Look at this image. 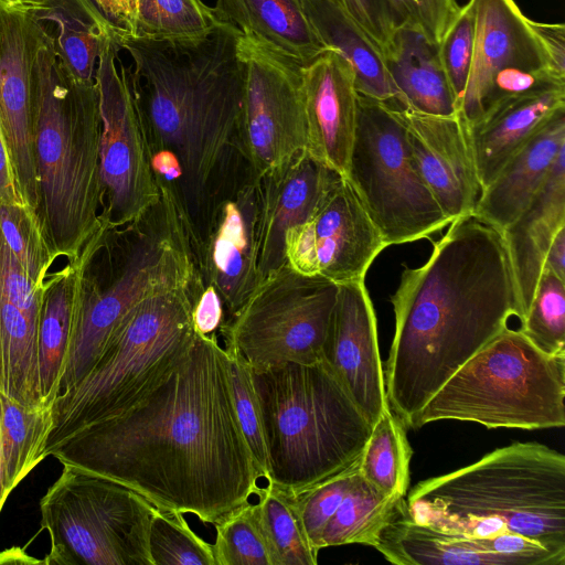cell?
<instances>
[{
	"label": "cell",
	"instance_id": "11",
	"mask_svg": "<svg viewBox=\"0 0 565 565\" xmlns=\"http://www.w3.org/2000/svg\"><path fill=\"white\" fill-rule=\"evenodd\" d=\"M344 178L386 247L429 238L450 224L420 178L405 127L388 103L358 95Z\"/></svg>",
	"mask_w": 565,
	"mask_h": 565
},
{
	"label": "cell",
	"instance_id": "33",
	"mask_svg": "<svg viewBox=\"0 0 565 565\" xmlns=\"http://www.w3.org/2000/svg\"><path fill=\"white\" fill-rule=\"evenodd\" d=\"M51 426V406L29 409L0 393L1 482L7 499L44 459Z\"/></svg>",
	"mask_w": 565,
	"mask_h": 565
},
{
	"label": "cell",
	"instance_id": "5",
	"mask_svg": "<svg viewBox=\"0 0 565 565\" xmlns=\"http://www.w3.org/2000/svg\"><path fill=\"white\" fill-rule=\"evenodd\" d=\"M35 71L38 215L55 258L73 265L87 243L108 228L100 218L98 89L95 82L71 74L46 34Z\"/></svg>",
	"mask_w": 565,
	"mask_h": 565
},
{
	"label": "cell",
	"instance_id": "9",
	"mask_svg": "<svg viewBox=\"0 0 565 565\" xmlns=\"http://www.w3.org/2000/svg\"><path fill=\"white\" fill-rule=\"evenodd\" d=\"M444 419L487 428L564 427L565 355L547 354L508 327L440 387L412 428Z\"/></svg>",
	"mask_w": 565,
	"mask_h": 565
},
{
	"label": "cell",
	"instance_id": "25",
	"mask_svg": "<svg viewBox=\"0 0 565 565\" xmlns=\"http://www.w3.org/2000/svg\"><path fill=\"white\" fill-rule=\"evenodd\" d=\"M562 227H565V148L532 201L501 232L513 269L521 321L533 299L551 242Z\"/></svg>",
	"mask_w": 565,
	"mask_h": 565
},
{
	"label": "cell",
	"instance_id": "36",
	"mask_svg": "<svg viewBox=\"0 0 565 565\" xmlns=\"http://www.w3.org/2000/svg\"><path fill=\"white\" fill-rule=\"evenodd\" d=\"M257 495L256 509L276 565H316L318 554L310 545L291 495L269 482Z\"/></svg>",
	"mask_w": 565,
	"mask_h": 565
},
{
	"label": "cell",
	"instance_id": "22",
	"mask_svg": "<svg viewBox=\"0 0 565 565\" xmlns=\"http://www.w3.org/2000/svg\"><path fill=\"white\" fill-rule=\"evenodd\" d=\"M306 151L344 177L354 140L358 90L345 60L326 50L301 67Z\"/></svg>",
	"mask_w": 565,
	"mask_h": 565
},
{
	"label": "cell",
	"instance_id": "50",
	"mask_svg": "<svg viewBox=\"0 0 565 565\" xmlns=\"http://www.w3.org/2000/svg\"><path fill=\"white\" fill-rule=\"evenodd\" d=\"M0 204H24L14 180L8 150L0 128Z\"/></svg>",
	"mask_w": 565,
	"mask_h": 565
},
{
	"label": "cell",
	"instance_id": "51",
	"mask_svg": "<svg viewBox=\"0 0 565 565\" xmlns=\"http://www.w3.org/2000/svg\"><path fill=\"white\" fill-rule=\"evenodd\" d=\"M544 267L552 270L561 279H565V227H562L551 242Z\"/></svg>",
	"mask_w": 565,
	"mask_h": 565
},
{
	"label": "cell",
	"instance_id": "15",
	"mask_svg": "<svg viewBox=\"0 0 565 565\" xmlns=\"http://www.w3.org/2000/svg\"><path fill=\"white\" fill-rule=\"evenodd\" d=\"M243 92L237 139L260 179L306 150L300 65L241 35Z\"/></svg>",
	"mask_w": 565,
	"mask_h": 565
},
{
	"label": "cell",
	"instance_id": "48",
	"mask_svg": "<svg viewBox=\"0 0 565 565\" xmlns=\"http://www.w3.org/2000/svg\"><path fill=\"white\" fill-rule=\"evenodd\" d=\"M223 305L222 298L213 286H201L192 309L194 331L202 335L216 334V330L223 327Z\"/></svg>",
	"mask_w": 565,
	"mask_h": 565
},
{
	"label": "cell",
	"instance_id": "46",
	"mask_svg": "<svg viewBox=\"0 0 565 565\" xmlns=\"http://www.w3.org/2000/svg\"><path fill=\"white\" fill-rule=\"evenodd\" d=\"M370 38L384 58L399 24L390 0H333Z\"/></svg>",
	"mask_w": 565,
	"mask_h": 565
},
{
	"label": "cell",
	"instance_id": "54",
	"mask_svg": "<svg viewBox=\"0 0 565 565\" xmlns=\"http://www.w3.org/2000/svg\"><path fill=\"white\" fill-rule=\"evenodd\" d=\"M6 501H7V498L3 494L2 482H1V448H0V512H1Z\"/></svg>",
	"mask_w": 565,
	"mask_h": 565
},
{
	"label": "cell",
	"instance_id": "43",
	"mask_svg": "<svg viewBox=\"0 0 565 565\" xmlns=\"http://www.w3.org/2000/svg\"><path fill=\"white\" fill-rule=\"evenodd\" d=\"M227 353L230 356L231 385L237 420L260 478L267 481L268 460L252 370L239 356L231 352Z\"/></svg>",
	"mask_w": 565,
	"mask_h": 565
},
{
	"label": "cell",
	"instance_id": "16",
	"mask_svg": "<svg viewBox=\"0 0 565 565\" xmlns=\"http://www.w3.org/2000/svg\"><path fill=\"white\" fill-rule=\"evenodd\" d=\"M385 247L344 177L303 223L288 230L285 238L286 263L292 269L337 285L364 280Z\"/></svg>",
	"mask_w": 565,
	"mask_h": 565
},
{
	"label": "cell",
	"instance_id": "14",
	"mask_svg": "<svg viewBox=\"0 0 565 565\" xmlns=\"http://www.w3.org/2000/svg\"><path fill=\"white\" fill-rule=\"evenodd\" d=\"M472 2V60L457 107L468 127L510 98L565 86L551 72L529 18L514 0Z\"/></svg>",
	"mask_w": 565,
	"mask_h": 565
},
{
	"label": "cell",
	"instance_id": "32",
	"mask_svg": "<svg viewBox=\"0 0 565 565\" xmlns=\"http://www.w3.org/2000/svg\"><path fill=\"white\" fill-rule=\"evenodd\" d=\"M76 264L56 271L45 290L38 328V365L40 386L47 406L60 393L73 329Z\"/></svg>",
	"mask_w": 565,
	"mask_h": 565
},
{
	"label": "cell",
	"instance_id": "52",
	"mask_svg": "<svg viewBox=\"0 0 565 565\" xmlns=\"http://www.w3.org/2000/svg\"><path fill=\"white\" fill-rule=\"evenodd\" d=\"M43 564V559L29 556L22 548L12 547L0 553V564Z\"/></svg>",
	"mask_w": 565,
	"mask_h": 565
},
{
	"label": "cell",
	"instance_id": "53",
	"mask_svg": "<svg viewBox=\"0 0 565 565\" xmlns=\"http://www.w3.org/2000/svg\"><path fill=\"white\" fill-rule=\"evenodd\" d=\"M9 3L25 8H33L43 4L46 0H4Z\"/></svg>",
	"mask_w": 565,
	"mask_h": 565
},
{
	"label": "cell",
	"instance_id": "2",
	"mask_svg": "<svg viewBox=\"0 0 565 565\" xmlns=\"http://www.w3.org/2000/svg\"><path fill=\"white\" fill-rule=\"evenodd\" d=\"M419 267L404 266L384 371L387 404L406 428L475 354L522 319L502 233L473 215L457 218Z\"/></svg>",
	"mask_w": 565,
	"mask_h": 565
},
{
	"label": "cell",
	"instance_id": "42",
	"mask_svg": "<svg viewBox=\"0 0 565 565\" xmlns=\"http://www.w3.org/2000/svg\"><path fill=\"white\" fill-rule=\"evenodd\" d=\"M359 461L349 469L298 493L290 494L313 551L319 554L322 532L348 493Z\"/></svg>",
	"mask_w": 565,
	"mask_h": 565
},
{
	"label": "cell",
	"instance_id": "41",
	"mask_svg": "<svg viewBox=\"0 0 565 565\" xmlns=\"http://www.w3.org/2000/svg\"><path fill=\"white\" fill-rule=\"evenodd\" d=\"M520 331L541 351L565 355V282L543 268Z\"/></svg>",
	"mask_w": 565,
	"mask_h": 565
},
{
	"label": "cell",
	"instance_id": "8",
	"mask_svg": "<svg viewBox=\"0 0 565 565\" xmlns=\"http://www.w3.org/2000/svg\"><path fill=\"white\" fill-rule=\"evenodd\" d=\"M159 188L154 223L137 237L110 280L100 281L84 249L74 263L77 276L72 340L58 395L90 372L111 337L143 300L189 287L199 279L188 215L169 184L159 181Z\"/></svg>",
	"mask_w": 565,
	"mask_h": 565
},
{
	"label": "cell",
	"instance_id": "1",
	"mask_svg": "<svg viewBox=\"0 0 565 565\" xmlns=\"http://www.w3.org/2000/svg\"><path fill=\"white\" fill-rule=\"evenodd\" d=\"M44 456L207 524L260 491L234 407L230 356L216 334L195 332L185 359L141 403L78 429Z\"/></svg>",
	"mask_w": 565,
	"mask_h": 565
},
{
	"label": "cell",
	"instance_id": "19",
	"mask_svg": "<svg viewBox=\"0 0 565 565\" xmlns=\"http://www.w3.org/2000/svg\"><path fill=\"white\" fill-rule=\"evenodd\" d=\"M417 171L450 223L473 214L481 186L468 126L459 113L429 115L398 107Z\"/></svg>",
	"mask_w": 565,
	"mask_h": 565
},
{
	"label": "cell",
	"instance_id": "27",
	"mask_svg": "<svg viewBox=\"0 0 565 565\" xmlns=\"http://www.w3.org/2000/svg\"><path fill=\"white\" fill-rule=\"evenodd\" d=\"M373 547L397 565H514L473 537L454 535L413 519L405 497L394 504Z\"/></svg>",
	"mask_w": 565,
	"mask_h": 565
},
{
	"label": "cell",
	"instance_id": "49",
	"mask_svg": "<svg viewBox=\"0 0 565 565\" xmlns=\"http://www.w3.org/2000/svg\"><path fill=\"white\" fill-rule=\"evenodd\" d=\"M115 29L134 35L139 0H93Z\"/></svg>",
	"mask_w": 565,
	"mask_h": 565
},
{
	"label": "cell",
	"instance_id": "45",
	"mask_svg": "<svg viewBox=\"0 0 565 565\" xmlns=\"http://www.w3.org/2000/svg\"><path fill=\"white\" fill-rule=\"evenodd\" d=\"M399 28L420 33L430 44L438 46L458 15L456 0H390Z\"/></svg>",
	"mask_w": 565,
	"mask_h": 565
},
{
	"label": "cell",
	"instance_id": "29",
	"mask_svg": "<svg viewBox=\"0 0 565 565\" xmlns=\"http://www.w3.org/2000/svg\"><path fill=\"white\" fill-rule=\"evenodd\" d=\"M30 10L71 74L95 82L100 53L115 26L93 0H46Z\"/></svg>",
	"mask_w": 565,
	"mask_h": 565
},
{
	"label": "cell",
	"instance_id": "7",
	"mask_svg": "<svg viewBox=\"0 0 565 565\" xmlns=\"http://www.w3.org/2000/svg\"><path fill=\"white\" fill-rule=\"evenodd\" d=\"M201 284L143 300L111 337L90 372L52 404L45 452L88 425L119 416L149 396L185 359Z\"/></svg>",
	"mask_w": 565,
	"mask_h": 565
},
{
	"label": "cell",
	"instance_id": "21",
	"mask_svg": "<svg viewBox=\"0 0 565 565\" xmlns=\"http://www.w3.org/2000/svg\"><path fill=\"white\" fill-rule=\"evenodd\" d=\"M259 182L242 185L215 209L201 246L206 285L218 292L231 317L262 282L258 269Z\"/></svg>",
	"mask_w": 565,
	"mask_h": 565
},
{
	"label": "cell",
	"instance_id": "12",
	"mask_svg": "<svg viewBox=\"0 0 565 565\" xmlns=\"http://www.w3.org/2000/svg\"><path fill=\"white\" fill-rule=\"evenodd\" d=\"M337 296V284L286 263L222 327L224 348L252 371L320 361Z\"/></svg>",
	"mask_w": 565,
	"mask_h": 565
},
{
	"label": "cell",
	"instance_id": "47",
	"mask_svg": "<svg viewBox=\"0 0 565 565\" xmlns=\"http://www.w3.org/2000/svg\"><path fill=\"white\" fill-rule=\"evenodd\" d=\"M553 75L565 82V25L527 19Z\"/></svg>",
	"mask_w": 565,
	"mask_h": 565
},
{
	"label": "cell",
	"instance_id": "17",
	"mask_svg": "<svg viewBox=\"0 0 565 565\" xmlns=\"http://www.w3.org/2000/svg\"><path fill=\"white\" fill-rule=\"evenodd\" d=\"M44 40L30 8L0 0V128L20 194L36 214L35 63Z\"/></svg>",
	"mask_w": 565,
	"mask_h": 565
},
{
	"label": "cell",
	"instance_id": "13",
	"mask_svg": "<svg viewBox=\"0 0 565 565\" xmlns=\"http://www.w3.org/2000/svg\"><path fill=\"white\" fill-rule=\"evenodd\" d=\"M119 52L114 32L104 45L95 75L102 119L100 218L115 231L140 223L161 198L129 66L121 62Z\"/></svg>",
	"mask_w": 565,
	"mask_h": 565
},
{
	"label": "cell",
	"instance_id": "24",
	"mask_svg": "<svg viewBox=\"0 0 565 565\" xmlns=\"http://www.w3.org/2000/svg\"><path fill=\"white\" fill-rule=\"evenodd\" d=\"M565 148V108L555 113L481 190L473 216L502 232L544 184Z\"/></svg>",
	"mask_w": 565,
	"mask_h": 565
},
{
	"label": "cell",
	"instance_id": "3",
	"mask_svg": "<svg viewBox=\"0 0 565 565\" xmlns=\"http://www.w3.org/2000/svg\"><path fill=\"white\" fill-rule=\"evenodd\" d=\"M241 35L224 22L200 40H152L115 29L120 51L131 60V88L148 139L170 154L180 171L184 211L200 202L237 137Z\"/></svg>",
	"mask_w": 565,
	"mask_h": 565
},
{
	"label": "cell",
	"instance_id": "26",
	"mask_svg": "<svg viewBox=\"0 0 565 565\" xmlns=\"http://www.w3.org/2000/svg\"><path fill=\"white\" fill-rule=\"evenodd\" d=\"M565 108V86L510 98L468 127L481 190L555 113Z\"/></svg>",
	"mask_w": 565,
	"mask_h": 565
},
{
	"label": "cell",
	"instance_id": "18",
	"mask_svg": "<svg viewBox=\"0 0 565 565\" xmlns=\"http://www.w3.org/2000/svg\"><path fill=\"white\" fill-rule=\"evenodd\" d=\"M322 360L373 426L388 404L376 316L364 280L338 285Z\"/></svg>",
	"mask_w": 565,
	"mask_h": 565
},
{
	"label": "cell",
	"instance_id": "20",
	"mask_svg": "<svg viewBox=\"0 0 565 565\" xmlns=\"http://www.w3.org/2000/svg\"><path fill=\"white\" fill-rule=\"evenodd\" d=\"M45 290L30 279L0 230V393L29 409L49 407L38 365Z\"/></svg>",
	"mask_w": 565,
	"mask_h": 565
},
{
	"label": "cell",
	"instance_id": "31",
	"mask_svg": "<svg viewBox=\"0 0 565 565\" xmlns=\"http://www.w3.org/2000/svg\"><path fill=\"white\" fill-rule=\"evenodd\" d=\"M385 63L399 93L398 103L392 104L429 115L457 113L438 47L420 33L399 28Z\"/></svg>",
	"mask_w": 565,
	"mask_h": 565
},
{
	"label": "cell",
	"instance_id": "44",
	"mask_svg": "<svg viewBox=\"0 0 565 565\" xmlns=\"http://www.w3.org/2000/svg\"><path fill=\"white\" fill-rule=\"evenodd\" d=\"M475 41V7L469 0L460 11L438 47V54L448 84L455 97L456 109L466 87Z\"/></svg>",
	"mask_w": 565,
	"mask_h": 565
},
{
	"label": "cell",
	"instance_id": "30",
	"mask_svg": "<svg viewBox=\"0 0 565 565\" xmlns=\"http://www.w3.org/2000/svg\"><path fill=\"white\" fill-rule=\"evenodd\" d=\"M305 13L328 50L350 65L359 94L398 103L385 58L363 30L333 0H300Z\"/></svg>",
	"mask_w": 565,
	"mask_h": 565
},
{
	"label": "cell",
	"instance_id": "37",
	"mask_svg": "<svg viewBox=\"0 0 565 565\" xmlns=\"http://www.w3.org/2000/svg\"><path fill=\"white\" fill-rule=\"evenodd\" d=\"M222 22L202 0H139L135 36L200 40Z\"/></svg>",
	"mask_w": 565,
	"mask_h": 565
},
{
	"label": "cell",
	"instance_id": "10",
	"mask_svg": "<svg viewBox=\"0 0 565 565\" xmlns=\"http://www.w3.org/2000/svg\"><path fill=\"white\" fill-rule=\"evenodd\" d=\"M62 465L40 500L51 542L43 564L152 565L148 530L157 507L119 482Z\"/></svg>",
	"mask_w": 565,
	"mask_h": 565
},
{
	"label": "cell",
	"instance_id": "23",
	"mask_svg": "<svg viewBox=\"0 0 565 565\" xmlns=\"http://www.w3.org/2000/svg\"><path fill=\"white\" fill-rule=\"evenodd\" d=\"M341 174L306 150L260 179L258 203V269L262 280L286 264L288 230L303 223Z\"/></svg>",
	"mask_w": 565,
	"mask_h": 565
},
{
	"label": "cell",
	"instance_id": "6",
	"mask_svg": "<svg viewBox=\"0 0 565 565\" xmlns=\"http://www.w3.org/2000/svg\"><path fill=\"white\" fill-rule=\"evenodd\" d=\"M252 377L267 482L298 494L359 461L373 426L323 360L252 371Z\"/></svg>",
	"mask_w": 565,
	"mask_h": 565
},
{
	"label": "cell",
	"instance_id": "28",
	"mask_svg": "<svg viewBox=\"0 0 565 565\" xmlns=\"http://www.w3.org/2000/svg\"><path fill=\"white\" fill-rule=\"evenodd\" d=\"M213 10L221 22L300 66L328 50L300 0H216Z\"/></svg>",
	"mask_w": 565,
	"mask_h": 565
},
{
	"label": "cell",
	"instance_id": "38",
	"mask_svg": "<svg viewBox=\"0 0 565 565\" xmlns=\"http://www.w3.org/2000/svg\"><path fill=\"white\" fill-rule=\"evenodd\" d=\"M0 228L30 279L46 289L57 271H51L56 258L36 212L24 204H0Z\"/></svg>",
	"mask_w": 565,
	"mask_h": 565
},
{
	"label": "cell",
	"instance_id": "4",
	"mask_svg": "<svg viewBox=\"0 0 565 565\" xmlns=\"http://www.w3.org/2000/svg\"><path fill=\"white\" fill-rule=\"evenodd\" d=\"M406 499L417 522L482 539L511 532L565 556V456L513 443L418 482Z\"/></svg>",
	"mask_w": 565,
	"mask_h": 565
},
{
	"label": "cell",
	"instance_id": "34",
	"mask_svg": "<svg viewBox=\"0 0 565 565\" xmlns=\"http://www.w3.org/2000/svg\"><path fill=\"white\" fill-rule=\"evenodd\" d=\"M399 498L379 490L358 470L348 493L322 532L320 548L352 543L373 547Z\"/></svg>",
	"mask_w": 565,
	"mask_h": 565
},
{
	"label": "cell",
	"instance_id": "40",
	"mask_svg": "<svg viewBox=\"0 0 565 565\" xmlns=\"http://www.w3.org/2000/svg\"><path fill=\"white\" fill-rule=\"evenodd\" d=\"M152 565H216L213 545L200 537L183 514L156 508L148 530Z\"/></svg>",
	"mask_w": 565,
	"mask_h": 565
},
{
	"label": "cell",
	"instance_id": "35",
	"mask_svg": "<svg viewBox=\"0 0 565 565\" xmlns=\"http://www.w3.org/2000/svg\"><path fill=\"white\" fill-rule=\"evenodd\" d=\"M406 429L401 418L390 407L385 408L359 459L361 476L390 495L405 497L409 486L413 450Z\"/></svg>",
	"mask_w": 565,
	"mask_h": 565
},
{
	"label": "cell",
	"instance_id": "39",
	"mask_svg": "<svg viewBox=\"0 0 565 565\" xmlns=\"http://www.w3.org/2000/svg\"><path fill=\"white\" fill-rule=\"evenodd\" d=\"M214 525L216 565H276L255 502L249 500Z\"/></svg>",
	"mask_w": 565,
	"mask_h": 565
}]
</instances>
